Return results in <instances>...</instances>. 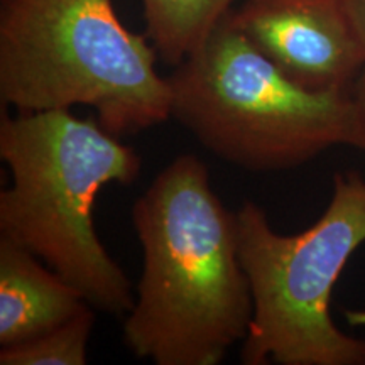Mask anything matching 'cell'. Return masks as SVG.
Here are the masks:
<instances>
[{"mask_svg": "<svg viewBox=\"0 0 365 365\" xmlns=\"http://www.w3.org/2000/svg\"><path fill=\"white\" fill-rule=\"evenodd\" d=\"M143 247L124 341L156 365H217L247 336L252 291L242 266L235 213L212 188L207 166L181 154L132 207Z\"/></svg>", "mask_w": 365, "mask_h": 365, "instance_id": "1", "label": "cell"}, {"mask_svg": "<svg viewBox=\"0 0 365 365\" xmlns=\"http://www.w3.org/2000/svg\"><path fill=\"white\" fill-rule=\"evenodd\" d=\"M0 158L12 173L0 193V234L71 282L93 308L122 317L135 294L95 230L93 205L107 185L129 186L139 154L98 118L70 108L0 120Z\"/></svg>", "mask_w": 365, "mask_h": 365, "instance_id": "2", "label": "cell"}, {"mask_svg": "<svg viewBox=\"0 0 365 365\" xmlns=\"http://www.w3.org/2000/svg\"><path fill=\"white\" fill-rule=\"evenodd\" d=\"M148 34L113 0H0V100L17 112L85 105L122 137L171 118V86Z\"/></svg>", "mask_w": 365, "mask_h": 365, "instance_id": "3", "label": "cell"}, {"mask_svg": "<svg viewBox=\"0 0 365 365\" xmlns=\"http://www.w3.org/2000/svg\"><path fill=\"white\" fill-rule=\"evenodd\" d=\"M171 117L245 171L293 170L346 144L349 91H312L240 33L232 11L168 76Z\"/></svg>", "mask_w": 365, "mask_h": 365, "instance_id": "4", "label": "cell"}, {"mask_svg": "<svg viewBox=\"0 0 365 365\" xmlns=\"http://www.w3.org/2000/svg\"><path fill=\"white\" fill-rule=\"evenodd\" d=\"M235 220L254 301L242 364L365 365V340L341 331L330 313L336 281L365 242L364 178L336 175L323 215L301 234L274 230L254 202Z\"/></svg>", "mask_w": 365, "mask_h": 365, "instance_id": "5", "label": "cell"}, {"mask_svg": "<svg viewBox=\"0 0 365 365\" xmlns=\"http://www.w3.org/2000/svg\"><path fill=\"white\" fill-rule=\"evenodd\" d=\"M232 19L307 90L349 91L365 66V48L345 0H242Z\"/></svg>", "mask_w": 365, "mask_h": 365, "instance_id": "6", "label": "cell"}, {"mask_svg": "<svg viewBox=\"0 0 365 365\" xmlns=\"http://www.w3.org/2000/svg\"><path fill=\"white\" fill-rule=\"evenodd\" d=\"M86 304L71 282L27 249L0 237V346L53 330Z\"/></svg>", "mask_w": 365, "mask_h": 365, "instance_id": "7", "label": "cell"}, {"mask_svg": "<svg viewBox=\"0 0 365 365\" xmlns=\"http://www.w3.org/2000/svg\"><path fill=\"white\" fill-rule=\"evenodd\" d=\"M145 34L158 56L178 66L242 0H140Z\"/></svg>", "mask_w": 365, "mask_h": 365, "instance_id": "8", "label": "cell"}, {"mask_svg": "<svg viewBox=\"0 0 365 365\" xmlns=\"http://www.w3.org/2000/svg\"><path fill=\"white\" fill-rule=\"evenodd\" d=\"M93 307L33 339L0 346V365H85L93 330Z\"/></svg>", "mask_w": 365, "mask_h": 365, "instance_id": "9", "label": "cell"}, {"mask_svg": "<svg viewBox=\"0 0 365 365\" xmlns=\"http://www.w3.org/2000/svg\"><path fill=\"white\" fill-rule=\"evenodd\" d=\"M350 129L346 145L365 153V66L350 86Z\"/></svg>", "mask_w": 365, "mask_h": 365, "instance_id": "10", "label": "cell"}, {"mask_svg": "<svg viewBox=\"0 0 365 365\" xmlns=\"http://www.w3.org/2000/svg\"><path fill=\"white\" fill-rule=\"evenodd\" d=\"M345 6L365 48V0H345Z\"/></svg>", "mask_w": 365, "mask_h": 365, "instance_id": "11", "label": "cell"}]
</instances>
